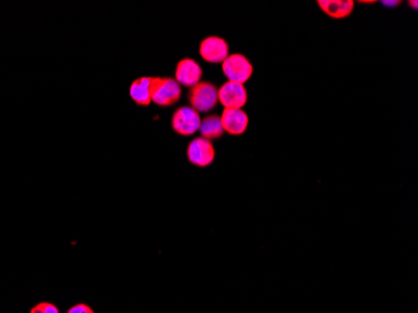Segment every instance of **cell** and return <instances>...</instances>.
I'll return each instance as SVG.
<instances>
[{
    "label": "cell",
    "mask_w": 418,
    "mask_h": 313,
    "mask_svg": "<svg viewBox=\"0 0 418 313\" xmlns=\"http://www.w3.org/2000/svg\"><path fill=\"white\" fill-rule=\"evenodd\" d=\"M223 73L228 82L244 84L253 75V65L243 54H229L222 63Z\"/></svg>",
    "instance_id": "cell-3"
},
{
    "label": "cell",
    "mask_w": 418,
    "mask_h": 313,
    "mask_svg": "<svg viewBox=\"0 0 418 313\" xmlns=\"http://www.w3.org/2000/svg\"><path fill=\"white\" fill-rule=\"evenodd\" d=\"M31 313H59V309L52 303L43 302L33 308Z\"/></svg>",
    "instance_id": "cell-13"
},
{
    "label": "cell",
    "mask_w": 418,
    "mask_h": 313,
    "mask_svg": "<svg viewBox=\"0 0 418 313\" xmlns=\"http://www.w3.org/2000/svg\"><path fill=\"white\" fill-rule=\"evenodd\" d=\"M67 313H96L92 308L88 306V304H84V303H78V304H75L73 307L69 309L68 312Z\"/></svg>",
    "instance_id": "cell-14"
},
{
    "label": "cell",
    "mask_w": 418,
    "mask_h": 313,
    "mask_svg": "<svg viewBox=\"0 0 418 313\" xmlns=\"http://www.w3.org/2000/svg\"><path fill=\"white\" fill-rule=\"evenodd\" d=\"M182 88L175 78L153 77L152 101L159 106H170L180 101Z\"/></svg>",
    "instance_id": "cell-1"
},
{
    "label": "cell",
    "mask_w": 418,
    "mask_h": 313,
    "mask_svg": "<svg viewBox=\"0 0 418 313\" xmlns=\"http://www.w3.org/2000/svg\"><path fill=\"white\" fill-rule=\"evenodd\" d=\"M199 54L208 63H223L229 55V47L223 38L211 35L202 40Z\"/></svg>",
    "instance_id": "cell-6"
},
{
    "label": "cell",
    "mask_w": 418,
    "mask_h": 313,
    "mask_svg": "<svg viewBox=\"0 0 418 313\" xmlns=\"http://www.w3.org/2000/svg\"><path fill=\"white\" fill-rule=\"evenodd\" d=\"M153 77H142L134 80L129 88V96L138 106H148L152 103Z\"/></svg>",
    "instance_id": "cell-10"
},
{
    "label": "cell",
    "mask_w": 418,
    "mask_h": 313,
    "mask_svg": "<svg viewBox=\"0 0 418 313\" xmlns=\"http://www.w3.org/2000/svg\"><path fill=\"white\" fill-rule=\"evenodd\" d=\"M247 89L243 84L234 83V82H226L224 84L218 89V101L224 108H237L242 109L244 104L247 103Z\"/></svg>",
    "instance_id": "cell-7"
},
{
    "label": "cell",
    "mask_w": 418,
    "mask_h": 313,
    "mask_svg": "<svg viewBox=\"0 0 418 313\" xmlns=\"http://www.w3.org/2000/svg\"><path fill=\"white\" fill-rule=\"evenodd\" d=\"M202 75H203V70L194 59H182L177 64L175 80L180 85L192 88L201 82Z\"/></svg>",
    "instance_id": "cell-8"
},
{
    "label": "cell",
    "mask_w": 418,
    "mask_h": 313,
    "mask_svg": "<svg viewBox=\"0 0 418 313\" xmlns=\"http://www.w3.org/2000/svg\"><path fill=\"white\" fill-rule=\"evenodd\" d=\"M188 101L194 111H212L218 103V88L209 82H199L198 84L192 87L188 93Z\"/></svg>",
    "instance_id": "cell-2"
},
{
    "label": "cell",
    "mask_w": 418,
    "mask_h": 313,
    "mask_svg": "<svg viewBox=\"0 0 418 313\" xmlns=\"http://www.w3.org/2000/svg\"><path fill=\"white\" fill-rule=\"evenodd\" d=\"M199 132H201L202 137L208 139V141H213V139L223 137L224 129H223L221 117L216 116V114L207 116L203 121H201Z\"/></svg>",
    "instance_id": "cell-12"
},
{
    "label": "cell",
    "mask_w": 418,
    "mask_h": 313,
    "mask_svg": "<svg viewBox=\"0 0 418 313\" xmlns=\"http://www.w3.org/2000/svg\"><path fill=\"white\" fill-rule=\"evenodd\" d=\"M382 4L386 6H396L400 4V1H382Z\"/></svg>",
    "instance_id": "cell-15"
},
{
    "label": "cell",
    "mask_w": 418,
    "mask_h": 313,
    "mask_svg": "<svg viewBox=\"0 0 418 313\" xmlns=\"http://www.w3.org/2000/svg\"><path fill=\"white\" fill-rule=\"evenodd\" d=\"M412 6L414 9H417V1H409V6Z\"/></svg>",
    "instance_id": "cell-16"
},
{
    "label": "cell",
    "mask_w": 418,
    "mask_h": 313,
    "mask_svg": "<svg viewBox=\"0 0 418 313\" xmlns=\"http://www.w3.org/2000/svg\"><path fill=\"white\" fill-rule=\"evenodd\" d=\"M172 127L180 136H192L199 131L201 127V116L192 106H180L173 114Z\"/></svg>",
    "instance_id": "cell-4"
},
{
    "label": "cell",
    "mask_w": 418,
    "mask_h": 313,
    "mask_svg": "<svg viewBox=\"0 0 418 313\" xmlns=\"http://www.w3.org/2000/svg\"><path fill=\"white\" fill-rule=\"evenodd\" d=\"M318 6L334 19H343L352 14L355 1L352 0H318Z\"/></svg>",
    "instance_id": "cell-11"
},
{
    "label": "cell",
    "mask_w": 418,
    "mask_h": 313,
    "mask_svg": "<svg viewBox=\"0 0 418 313\" xmlns=\"http://www.w3.org/2000/svg\"><path fill=\"white\" fill-rule=\"evenodd\" d=\"M214 157L216 150L212 142L203 137L193 139L187 148V158L192 165L197 167H208L212 165Z\"/></svg>",
    "instance_id": "cell-5"
},
{
    "label": "cell",
    "mask_w": 418,
    "mask_h": 313,
    "mask_svg": "<svg viewBox=\"0 0 418 313\" xmlns=\"http://www.w3.org/2000/svg\"><path fill=\"white\" fill-rule=\"evenodd\" d=\"M221 121H222L224 132L229 133L232 136H241L248 128V116L243 109L224 108L221 116Z\"/></svg>",
    "instance_id": "cell-9"
}]
</instances>
